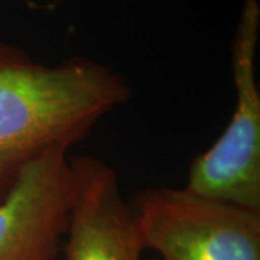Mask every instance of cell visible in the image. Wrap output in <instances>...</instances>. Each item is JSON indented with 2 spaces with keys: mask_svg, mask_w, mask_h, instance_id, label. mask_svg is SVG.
<instances>
[{
  "mask_svg": "<svg viewBox=\"0 0 260 260\" xmlns=\"http://www.w3.org/2000/svg\"><path fill=\"white\" fill-rule=\"evenodd\" d=\"M130 97L109 65L78 55L47 65L0 42V200L34 159L70 149Z\"/></svg>",
  "mask_w": 260,
  "mask_h": 260,
  "instance_id": "obj_1",
  "label": "cell"
},
{
  "mask_svg": "<svg viewBox=\"0 0 260 260\" xmlns=\"http://www.w3.org/2000/svg\"><path fill=\"white\" fill-rule=\"evenodd\" d=\"M158 260H260V211L184 188H148L133 208Z\"/></svg>",
  "mask_w": 260,
  "mask_h": 260,
  "instance_id": "obj_2",
  "label": "cell"
},
{
  "mask_svg": "<svg viewBox=\"0 0 260 260\" xmlns=\"http://www.w3.org/2000/svg\"><path fill=\"white\" fill-rule=\"evenodd\" d=\"M260 2L243 0L232 42L236 107L220 138L192 160L185 188L260 211V90L254 59Z\"/></svg>",
  "mask_w": 260,
  "mask_h": 260,
  "instance_id": "obj_3",
  "label": "cell"
},
{
  "mask_svg": "<svg viewBox=\"0 0 260 260\" xmlns=\"http://www.w3.org/2000/svg\"><path fill=\"white\" fill-rule=\"evenodd\" d=\"M70 149H48L0 200V260H55L73 195Z\"/></svg>",
  "mask_w": 260,
  "mask_h": 260,
  "instance_id": "obj_4",
  "label": "cell"
},
{
  "mask_svg": "<svg viewBox=\"0 0 260 260\" xmlns=\"http://www.w3.org/2000/svg\"><path fill=\"white\" fill-rule=\"evenodd\" d=\"M73 195L65 229L67 260H140L145 250L116 171L94 156L71 160Z\"/></svg>",
  "mask_w": 260,
  "mask_h": 260,
  "instance_id": "obj_5",
  "label": "cell"
},
{
  "mask_svg": "<svg viewBox=\"0 0 260 260\" xmlns=\"http://www.w3.org/2000/svg\"><path fill=\"white\" fill-rule=\"evenodd\" d=\"M152 260H158V259H152Z\"/></svg>",
  "mask_w": 260,
  "mask_h": 260,
  "instance_id": "obj_6",
  "label": "cell"
}]
</instances>
